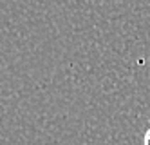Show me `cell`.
Returning a JSON list of instances; mask_svg holds the SVG:
<instances>
[{"instance_id": "1", "label": "cell", "mask_w": 150, "mask_h": 145, "mask_svg": "<svg viewBox=\"0 0 150 145\" xmlns=\"http://www.w3.org/2000/svg\"><path fill=\"white\" fill-rule=\"evenodd\" d=\"M143 145H150V127H148V131L145 132V138H143Z\"/></svg>"}]
</instances>
